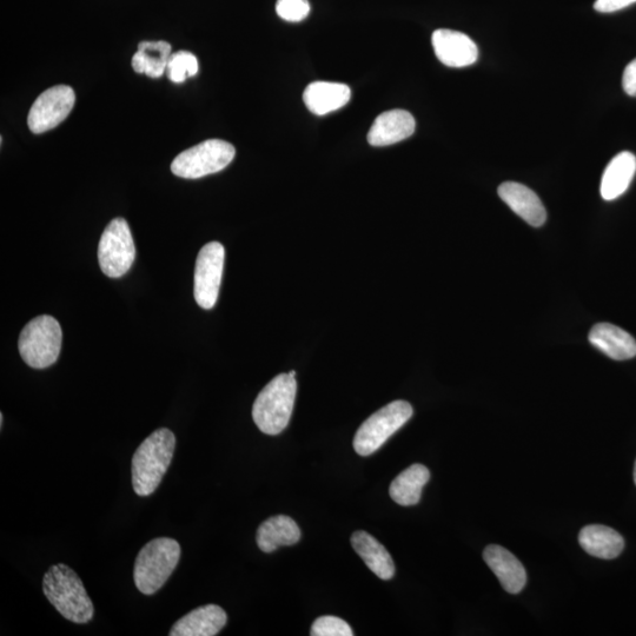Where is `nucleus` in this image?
I'll list each match as a JSON object with an SVG mask.
<instances>
[{"label": "nucleus", "instance_id": "1", "mask_svg": "<svg viewBox=\"0 0 636 636\" xmlns=\"http://www.w3.org/2000/svg\"><path fill=\"white\" fill-rule=\"evenodd\" d=\"M176 437L170 429L152 433L132 457V486L138 496H149L161 485L174 457Z\"/></svg>", "mask_w": 636, "mask_h": 636}, {"label": "nucleus", "instance_id": "2", "mask_svg": "<svg viewBox=\"0 0 636 636\" xmlns=\"http://www.w3.org/2000/svg\"><path fill=\"white\" fill-rule=\"evenodd\" d=\"M43 591L52 606L74 624H88L95 608L81 578L74 569L59 563L44 575Z\"/></svg>", "mask_w": 636, "mask_h": 636}, {"label": "nucleus", "instance_id": "3", "mask_svg": "<svg viewBox=\"0 0 636 636\" xmlns=\"http://www.w3.org/2000/svg\"><path fill=\"white\" fill-rule=\"evenodd\" d=\"M297 393L295 376L277 375L265 386L253 407V419L258 429L267 435H278L288 427Z\"/></svg>", "mask_w": 636, "mask_h": 636}, {"label": "nucleus", "instance_id": "4", "mask_svg": "<svg viewBox=\"0 0 636 636\" xmlns=\"http://www.w3.org/2000/svg\"><path fill=\"white\" fill-rule=\"evenodd\" d=\"M181 559V546L174 539L158 538L145 545L135 562L134 580L139 592L152 595L174 573Z\"/></svg>", "mask_w": 636, "mask_h": 636}, {"label": "nucleus", "instance_id": "5", "mask_svg": "<svg viewBox=\"0 0 636 636\" xmlns=\"http://www.w3.org/2000/svg\"><path fill=\"white\" fill-rule=\"evenodd\" d=\"M62 342L63 331L56 318L38 316L26 324L19 335V354L33 369L49 368L57 362Z\"/></svg>", "mask_w": 636, "mask_h": 636}, {"label": "nucleus", "instance_id": "6", "mask_svg": "<svg viewBox=\"0 0 636 636\" xmlns=\"http://www.w3.org/2000/svg\"><path fill=\"white\" fill-rule=\"evenodd\" d=\"M414 414L407 401H394L371 415L357 430L354 439L355 452L369 456L379 450L397 430H400Z\"/></svg>", "mask_w": 636, "mask_h": 636}, {"label": "nucleus", "instance_id": "7", "mask_svg": "<svg viewBox=\"0 0 636 636\" xmlns=\"http://www.w3.org/2000/svg\"><path fill=\"white\" fill-rule=\"evenodd\" d=\"M235 155L233 144L209 139L178 155L171 164V171L177 177L197 180L224 170L234 161Z\"/></svg>", "mask_w": 636, "mask_h": 636}, {"label": "nucleus", "instance_id": "8", "mask_svg": "<svg viewBox=\"0 0 636 636\" xmlns=\"http://www.w3.org/2000/svg\"><path fill=\"white\" fill-rule=\"evenodd\" d=\"M136 258L134 237L124 218H115L98 245V262L103 273L110 278H119L128 273Z\"/></svg>", "mask_w": 636, "mask_h": 636}, {"label": "nucleus", "instance_id": "9", "mask_svg": "<svg viewBox=\"0 0 636 636\" xmlns=\"http://www.w3.org/2000/svg\"><path fill=\"white\" fill-rule=\"evenodd\" d=\"M225 249L220 242L205 244L198 253L195 268V300L205 310L216 306L220 295Z\"/></svg>", "mask_w": 636, "mask_h": 636}, {"label": "nucleus", "instance_id": "10", "mask_svg": "<svg viewBox=\"0 0 636 636\" xmlns=\"http://www.w3.org/2000/svg\"><path fill=\"white\" fill-rule=\"evenodd\" d=\"M75 102V91L68 85H57L44 91L31 106L29 129L36 135L55 129L71 114Z\"/></svg>", "mask_w": 636, "mask_h": 636}, {"label": "nucleus", "instance_id": "11", "mask_svg": "<svg viewBox=\"0 0 636 636\" xmlns=\"http://www.w3.org/2000/svg\"><path fill=\"white\" fill-rule=\"evenodd\" d=\"M432 42L436 57L449 68H466L479 58V49L465 33L436 30Z\"/></svg>", "mask_w": 636, "mask_h": 636}, {"label": "nucleus", "instance_id": "12", "mask_svg": "<svg viewBox=\"0 0 636 636\" xmlns=\"http://www.w3.org/2000/svg\"><path fill=\"white\" fill-rule=\"evenodd\" d=\"M415 128V118L408 111L383 112L371 125L368 132V143L373 147H387V145L402 142L412 136Z\"/></svg>", "mask_w": 636, "mask_h": 636}, {"label": "nucleus", "instance_id": "13", "mask_svg": "<svg viewBox=\"0 0 636 636\" xmlns=\"http://www.w3.org/2000/svg\"><path fill=\"white\" fill-rule=\"evenodd\" d=\"M501 200L532 227L539 228L547 220V211L538 195L526 185L506 182L498 190Z\"/></svg>", "mask_w": 636, "mask_h": 636}, {"label": "nucleus", "instance_id": "14", "mask_svg": "<svg viewBox=\"0 0 636 636\" xmlns=\"http://www.w3.org/2000/svg\"><path fill=\"white\" fill-rule=\"evenodd\" d=\"M488 567L492 569L499 579L505 591L510 594H518L526 586L527 573L522 563L506 548L501 546H488L483 552Z\"/></svg>", "mask_w": 636, "mask_h": 636}, {"label": "nucleus", "instance_id": "15", "mask_svg": "<svg viewBox=\"0 0 636 636\" xmlns=\"http://www.w3.org/2000/svg\"><path fill=\"white\" fill-rule=\"evenodd\" d=\"M228 616L217 605H207L184 615L172 626L170 636H215L227 625Z\"/></svg>", "mask_w": 636, "mask_h": 636}, {"label": "nucleus", "instance_id": "16", "mask_svg": "<svg viewBox=\"0 0 636 636\" xmlns=\"http://www.w3.org/2000/svg\"><path fill=\"white\" fill-rule=\"evenodd\" d=\"M589 342L596 349L616 361L633 359L636 356V341L631 334L609 323L596 324L589 331Z\"/></svg>", "mask_w": 636, "mask_h": 636}, {"label": "nucleus", "instance_id": "17", "mask_svg": "<svg viewBox=\"0 0 636 636\" xmlns=\"http://www.w3.org/2000/svg\"><path fill=\"white\" fill-rule=\"evenodd\" d=\"M348 85L316 82L310 84L303 94V101L314 115L324 116L342 108L350 101Z\"/></svg>", "mask_w": 636, "mask_h": 636}, {"label": "nucleus", "instance_id": "18", "mask_svg": "<svg viewBox=\"0 0 636 636\" xmlns=\"http://www.w3.org/2000/svg\"><path fill=\"white\" fill-rule=\"evenodd\" d=\"M636 172V157L624 151L616 155L602 175L600 192L605 201H614L624 195Z\"/></svg>", "mask_w": 636, "mask_h": 636}, {"label": "nucleus", "instance_id": "19", "mask_svg": "<svg viewBox=\"0 0 636 636\" xmlns=\"http://www.w3.org/2000/svg\"><path fill=\"white\" fill-rule=\"evenodd\" d=\"M351 546L361 556L371 572L382 580L393 579L395 565L392 556L374 536L359 530L351 536Z\"/></svg>", "mask_w": 636, "mask_h": 636}, {"label": "nucleus", "instance_id": "20", "mask_svg": "<svg viewBox=\"0 0 636 636\" xmlns=\"http://www.w3.org/2000/svg\"><path fill=\"white\" fill-rule=\"evenodd\" d=\"M301 530L289 516L278 515L265 520L257 530L256 541L264 553H273L282 546L296 545Z\"/></svg>", "mask_w": 636, "mask_h": 636}, {"label": "nucleus", "instance_id": "21", "mask_svg": "<svg viewBox=\"0 0 636 636\" xmlns=\"http://www.w3.org/2000/svg\"><path fill=\"white\" fill-rule=\"evenodd\" d=\"M579 542L589 555L604 560L618 558L625 547L624 538L616 530L601 525L582 528Z\"/></svg>", "mask_w": 636, "mask_h": 636}, {"label": "nucleus", "instance_id": "22", "mask_svg": "<svg viewBox=\"0 0 636 636\" xmlns=\"http://www.w3.org/2000/svg\"><path fill=\"white\" fill-rule=\"evenodd\" d=\"M429 479V469L416 463L403 470L392 482L389 489L390 498L403 507L415 506L420 502L422 489Z\"/></svg>", "mask_w": 636, "mask_h": 636}, {"label": "nucleus", "instance_id": "23", "mask_svg": "<svg viewBox=\"0 0 636 636\" xmlns=\"http://www.w3.org/2000/svg\"><path fill=\"white\" fill-rule=\"evenodd\" d=\"M171 55V45L168 42H142L132 57V68L137 74L159 78L167 71Z\"/></svg>", "mask_w": 636, "mask_h": 636}, {"label": "nucleus", "instance_id": "24", "mask_svg": "<svg viewBox=\"0 0 636 636\" xmlns=\"http://www.w3.org/2000/svg\"><path fill=\"white\" fill-rule=\"evenodd\" d=\"M167 76L171 82L183 83L185 79L194 77L198 72V61L189 51L172 53L167 66Z\"/></svg>", "mask_w": 636, "mask_h": 636}, {"label": "nucleus", "instance_id": "25", "mask_svg": "<svg viewBox=\"0 0 636 636\" xmlns=\"http://www.w3.org/2000/svg\"><path fill=\"white\" fill-rule=\"evenodd\" d=\"M313 636H353V629L348 622L337 618V616H321L311 627Z\"/></svg>", "mask_w": 636, "mask_h": 636}, {"label": "nucleus", "instance_id": "26", "mask_svg": "<svg viewBox=\"0 0 636 636\" xmlns=\"http://www.w3.org/2000/svg\"><path fill=\"white\" fill-rule=\"evenodd\" d=\"M276 12L283 21L298 23L308 17L310 4L308 0H277Z\"/></svg>", "mask_w": 636, "mask_h": 636}, {"label": "nucleus", "instance_id": "27", "mask_svg": "<svg viewBox=\"0 0 636 636\" xmlns=\"http://www.w3.org/2000/svg\"><path fill=\"white\" fill-rule=\"evenodd\" d=\"M636 3V0H596L594 9L601 13H611L628 8Z\"/></svg>", "mask_w": 636, "mask_h": 636}, {"label": "nucleus", "instance_id": "28", "mask_svg": "<svg viewBox=\"0 0 636 636\" xmlns=\"http://www.w3.org/2000/svg\"><path fill=\"white\" fill-rule=\"evenodd\" d=\"M622 85L628 96L636 97V59L627 65Z\"/></svg>", "mask_w": 636, "mask_h": 636}, {"label": "nucleus", "instance_id": "29", "mask_svg": "<svg viewBox=\"0 0 636 636\" xmlns=\"http://www.w3.org/2000/svg\"><path fill=\"white\" fill-rule=\"evenodd\" d=\"M634 481H635V485H636V461H635V466H634Z\"/></svg>", "mask_w": 636, "mask_h": 636}]
</instances>
